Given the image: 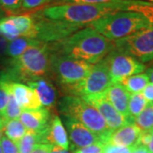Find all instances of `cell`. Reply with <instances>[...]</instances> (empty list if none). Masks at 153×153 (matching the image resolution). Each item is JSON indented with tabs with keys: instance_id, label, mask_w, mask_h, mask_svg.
<instances>
[{
	"instance_id": "cell-22",
	"label": "cell",
	"mask_w": 153,
	"mask_h": 153,
	"mask_svg": "<svg viewBox=\"0 0 153 153\" xmlns=\"http://www.w3.org/2000/svg\"><path fill=\"white\" fill-rule=\"evenodd\" d=\"M27 131V128L19 118L7 122L4 127L5 136L16 144H18L22 137L26 134Z\"/></svg>"
},
{
	"instance_id": "cell-41",
	"label": "cell",
	"mask_w": 153,
	"mask_h": 153,
	"mask_svg": "<svg viewBox=\"0 0 153 153\" xmlns=\"http://www.w3.org/2000/svg\"><path fill=\"white\" fill-rule=\"evenodd\" d=\"M148 151L150 152V153H153V131L152 132V137H151V141L149 143V145L147 146Z\"/></svg>"
},
{
	"instance_id": "cell-46",
	"label": "cell",
	"mask_w": 153,
	"mask_h": 153,
	"mask_svg": "<svg viewBox=\"0 0 153 153\" xmlns=\"http://www.w3.org/2000/svg\"><path fill=\"white\" fill-rule=\"evenodd\" d=\"M0 74H1V71H0Z\"/></svg>"
},
{
	"instance_id": "cell-3",
	"label": "cell",
	"mask_w": 153,
	"mask_h": 153,
	"mask_svg": "<svg viewBox=\"0 0 153 153\" xmlns=\"http://www.w3.org/2000/svg\"><path fill=\"white\" fill-rule=\"evenodd\" d=\"M120 11L117 0L110 3L86 4H54L38 11L39 16L54 21L70 22L88 26L109 14Z\"/></svg>"
},
{
	"instance_id": "cell-31",
	"label": "cell",
	"mask_w": 153,
	"mask_h": 153,
	"mask_svg": "<svg viewBox=\"0 0 153 153\" xmlns=\"http://www.w3.org/2000/svg\"><path fill=\"white\" fill-rule=\"evenodd\" d=\"M114 0H59L55 2V4H105L110 3Z\"/></svg>"
},
{
	"instance_id": "cell-44",
	"label": "cell",
	"mask_w": 153,
	"mask_h": 153,
	"mask_svg": "<svg viewBox=\"0 0 153 153\" xmlns=\"http://www.w3.org/2000/svg\"><path fill=\"white\" fill-rule=\"evenodd\" d=\"M0 153H3V152H2V148H1V145H0Z\"/></svg>"
},
{
	"instance_id": "cell-35",
	"label": "cell",
	"mask_w": 153,
	"mask_h": 153,
	"mask_svg": "<svg viewBox=\"0 0 153 153\" xmlns=\"http://www.w3.org/2000/svg\"><path fill=\"white\" fill-rule=\"evenodd\" d=\"M53 145L51 144H47V143H41L38 144L33 148V152L31 153H49L50 149Z\"/></svg>"
},
{
	"instance_id": "cell-11",
	"label": "cell",
	"mask_w": 153,
	"mask_h": 153,
	"mask_svg": "<svg viewBox=\"0 0 153 153\" xmlns=\"http://www.w3.org/2000/svg\"><path fill=\"white\" fill-rule=\"evenodd\" d=\"M82 99L92 105L98 111L111 131H115L123 126L134 123L131 118L121 114L115 109L114 106L107 100L105 93Z\"/></svg>"
},
{
	"instance_id": "cell-45",
	"label": "cell",
	"mask_w": 153,
	"mask_h": 153,
	"mask_svg": "<svg viewBox=\"0 0 153 153\" xmlns=\"http://www.w3.org/2000/svg\"><path fill=\"white\" fill-rule=\"evenodd\" d=\"M54 1H55V2H57V1H59V0H54Z\"/></svg>"
},
{
	"instance_id": "cell-32",
	"label": "cell",
	"mask_w": 153,
	"mask_h": 153,
	"mask_svg": "<svg viewBox=\"0 0 153 153\" xmlns=\"http://www.w3.org/2000/svg\"><path fill=\"white\" fill-rule=\"evenodd\" d=\"M134 148V147H124L110 144H104L103 153H132Z\"/></svg>"
},
{
	"instance_id": "cell-5",
	"label": "cell",
	"mask_w": 153,
	"mask_h": 153,
	"mask_svg": "<svg viewBox=\"0 0 153 153\" xmlns=\"http://www.w3.org/2000/svg\"><path fill=\"white\" fill-rule=\"evenodd\" d=\"M58 105L60 112L64 117H72L80 122L90 131L100 136L103 143L112 132L98 111L82 97L63 96Z\"/></svg>"
},
{
	"instance_id": "cell-1",
	"label": "cell",
	"mask_w": 153,
	"mask_h": 153,
	"mask_svg": "<svg viewBox=\"0 0 153 153\" xmlns=\"http://www.w3.org/2000/svg\"><path fill=\"white\" fill-rule=\"evenodd\" d=\"M49 46L51 52L65 55L91 65L101 61L114 49L113 41L88 26L60 42L49 44Z\"/></svg>"
},
{
	"instance_id": "cell-17",
	"label": "cell",
	"mask_w": 153,
	"mask_h": 153,
	"mask_svg": "<svg viewBox=\"0 0 153 153\" xmlns=\"http://www.w3.org/2000/svg\"><path fill=\"white\" fill-rule=\"evenodd\" d=\"M43 143L51 144L62 149L68 150V135L62 121L57 115H54L51 117L48 130L43 135Z\"/></svg>"
},
{
	"instance_id": "cell-13",
	"label": "cell",
	"mask_w": 153,
	"mask_h": 153,
	"mask_svg": "<svg viewBox=\"0 0 153 153\" xmlns=\"http://www.w3.org/2000/svg\"><path fill=\"white\" fill-rule=\"evenodd\" d=\"M0 85L14 96L22 110L37 109L42 106L37 94L27 85L4 80H0Z\"/></svg>"
},
{
	"instance_id": "cell-23",
	"label": "cell",
	"mask_w": 153,
	"mask_h": 153,
	"mask_svg": "<svg viewBox=\"0 0 153 153\" xmlns=\"http://www.w3.org/2000/svg\"><path fill=\"white\" fill-rule=\"evenodd\" d=\"M43 143V135L32 131H27L26 134L18 142L19 153H31L36 145Z\"/></svg>"
},
{
	"instance_id": "cell-20",
	"label": "cell",
	"mask_w": 153,
	"mask_h": 153,
	"mask_svg": "<svg viewBox=\"0 0 153 153\" xmlns=\"http://www.w3.org/2000/svg\"><path fill=\"white\" fill-rule=\"evenodd\" d=\"M43 42L38 39L28 38H19L9 42L7 48V55L12 57L13 59L23 54L26 50L31 47H34L42 44Z\"/></svg>"
},
{
	"instance_id": "cell-8",
	"label": "cell",
	"mask_w": 153,
	"mask_h": 153,
	"mask_svg": "<svg viewBox=\"0 0 153 153\" xmlns=\"http://www.w3.org/2000/svg\"><path fill=\"white\" fill-rule=\"evenodd\" d=\"M112 84L109 70L104 60L94 65L88 76L77 84L65 89L68 95L82 98L92 97L105 93Z\"/></svg>"
},
{
	"instance_id": "cell-30",
	"label": "cell",
	"mask_w": 153,
	"mask_h": 153,
	"mask_svg": "<svg viewBox=\"0 0 153 153\" xmlns=\"http://www.w3.org/2000/svg\"><path fill=\"white\" fill-rule=\"evenodd\" d=\"M104 143L99 142L88 146L86 147L77 149L74 153H103Z\"/></svg>"
},
{
	"instance_id": "cell-18",
	"label": "cell",
	"mask_w": 153,
	"mask_h": 153,
	"mask_svg": "<svg viewBox=\"0 0 153 153\" xmlns=\"http://www.w3.org/2000/svg\"><path fill=\"white\" fill-rule=\"evenodd\" d=\"M107 100L114 108L121 114L129 117L128 102L130 94L128 93L121 83H112L105 92ZM130 118V117H129Z\"/></svg>"
},
{
	"instance_id": "cell-19",
	"label": "cell",
	"mask_w": 153,
	"mask_h": 153,
	"mask_svg": "<svg viewBox=\"0 0 153 153\" xmlns=\"http://www.w3.org/2000/svg\"><path fill=\"white\" fill-rule=\"evenodd\" d=\"M120 11H131L142 15L153 25V3L141 0H117Z\"/></svg>"
},
{
	"instance_id": "cell-33",
	"label": "cell",
	"mask_w": 153,
	"mask_h": 153,
	"mask_svg": "<svg viewBox=\"0 0 153 153\" xmlns=\"http://www.w3.org/2000/svg\"><path fill=\"white\" fill-rule=\"evenodd\" d=\"M9 100V93L4 87L0 85V113L5 109Z\"/></svg>"
},
{
	"instance_id": "cell-39",
	"label": "cell",
	"mask_w": 153,
	"mask_h": 153,
	"mask_svg": "<svg viewBox=\"0 0 153 153\" xmlns=\"http://www.w3.org/2000/svg\"><path fill=\"white\" fill-rule=\"evenodd\" d=\"M6 122L4 119L3 117L0 116V141H1V139L3 137V133L4 131V127H5Z\"/></svg>"
},
{
	"instance_id": "cell-47",
	"label": "cell",
	"mask_w": 153,
	"mask_h": 153,
	"mask_svg": "<svg viewBox=\"0 0 153 153\" xmlns=\"http://www.w3.org/2000/svg\"><path fill=\"white\" fill-rule=\"evenodd\" d=\"M152 131H153V128H152Z\"/></svg>"
},
{
	"instance_id": "cell-29",
	"label": "cell",
	"mask_w": 153,
	"mask_h": 153,
	"mask_svg": "<svg viewBox=\"0 0 153 153\" xmlns=\"http://www.w3.org/2000/svg\"><path fill=\"white\" fill-rule=\"evenodd\" d=\"M0 145L3 153H19L17 144L13 142L6 136L2 137Z\"/></svg>"
},
{
	"instance_id": "cell-21",
	"label": "cell",
	"mask_w": 153,
	"mask_h": 153,
	"mask_svg": "<svg viewBox=\"0 0 153 153\" xmlns=\"http://www.w3.org/2000/svg\"><path fill=\"white\" fill-rule=\"evenodd\" d=\"M121 83L128 93H141L145 87L149 83V77L146 73H139L123 78Z\"/></svg>"
},
{
	"instance_id": "cell-37",
	"label": "cell",
	"mask_w": 153,
	"mask_h": 153,
	"mask_svg": "<svg viewBox=\"0 0 153 153\" xmlns=\"http://www.w3.org/2000/svg\"><path fill=\"white\" fill-rule=\"evenodd\" d=\"M49 153H71L69 150H65L62 148L58 147L56 146H52Z\"/></svg>"
},
{
	"instance_id": "cell-40",
	"label": "cell",
	"mask_w": 153,
	"mask_h": 153,
	"mask_svg": "<svg viewBox=\"0 0 153 153\" xmlns=\"http://www.w3.org/2000/svg\"><path fill=\"white\" fill-rule=\"evenodd\" d=\"M146 73L147 74L148 77H149V81H151V82L153 83V66L151 67V68H149Z\"/></svg>"
},
{
	"instance_id": "cell-14",
	"label": "cell",
	"mask_w": 153,
	"mask_h": 153,
	"mask_svg": "<svg viewBox=\"0 0 153 153\" xmlns=\"http://www.w3.org/2000/svg\"><path fill=\"white\" fill-rule=\"evenodd\" d=\"M19 119L27 131L44 135L48 130L51 117L49 109L41 106L37 109L22 110Z\"/></svg>"
},
{
	"instance_id": "cell-16",
	"label": "cell",
	"mask_w": 153,
	"mask_h": 153,
	"mask_svg": "<svg viewBox=\"0 0 153 153\" xmlns=\"http://www.w3.org/2000/svg\"><path fill=\"white\" fill-rule=\"evenodd\" d=\"M142 131L134 123L123 126L120 128L112 131L105 139L104 144L124 147H135Z\"/></svg>"
},
{
	"instance_id": "cell-25",
	"label": "cell",
	"mask_w": 153,
	"mask_h": 153,
	"mask_svg": "<svg viewBox=\"0 0 153 153\" xmlns=\"http://www.w3.org/2000/svg\"><path fill=\"white\" fill-rule=\"evenodd\" d=\"M148 104L147 100L143 96L142 93L130 94L128 102V116L134 122L136 117L142 112L145 107Z\"/></svg>"
},
{
	"instance_id": "cell-43",
	"label": "cell",
	"mask_w": 153,
	"mask_h": 153,
	"mask_svg": "<svg viewBox=\"0 0 153 153\" xmlns=\"http://www.w3.org/2000/svg\"><path fill=\"white\" fill-rule=\"evenodd\" d=\"M141 1H145V2H148V3H153V0H141Z\"/></svg>"
},
{
	"instance_id": "cell-36",
	"label": "cell",
	"mask_w": 153,
	"mask_h": 153,
	"mask_svg": "<svg viewBox=\"0 0 153 153\" xmlns=\"http://www.w3.org/2000/svg\"><path fill=\"white\" fill-rule=\"evenodd\" d=\"M9 42L5 38L0 36V56L7 55V48H8Z\"/></svg>"
},
{
	"instance_id": "cell-9",
	"label": "cell",
	"mask_w": 153,
	"mask_h": 153,
	"mask_svg": "<svg viewBox=\"0 0 153 153\" xmlns=\"http://www.w3.org/2000/svg\"><path fill=\"white\" fill-rule=\"evenodd\" d=\"M33 16L36 21V39L47 44L60 42L87 27L85 25L49 20L39 16L38 13H34Z\"/></svg>"
},
{
	"instance_id": "cell-6",
	"label": "cell",
	"mask_w": 153,
	"mask_h": 153,
	"mask_svg": "<svg viewBox=\"0 0 153 153\" xmlns=\"http://www.w3.org/2000/svg\"><path fill=\"white\" fill-rule=\"evenodd\" d=\"M93 66L82 60L51 52L50 72L64 90L82 81Z\"/></svg>"
},
{
	"instance_id": "cell-4",
	"label": "cell",
	"mask_w": 153,
	"mask_h": 153,
	"mask_svg": "<svg viewBox=\"0 0 153 153\" xmlns=\"http://www.w3.org/2000/svg\"><path fill=\"white\" fill-rule=\"evenodd\" d=\"M152 24L142 15L131 11H117L88 25L111 41L131 36Z\"/></svg>"
},
{
	"instance_id": "cell-28",
	"label": "cell",
	"mask_w": 153,
	"mask_h": 153,
	"mask_svg": "<svg viewBox=\"0 0 153 153\" xmlns=\"http://www.w3.org/2000/svg\"><path fill=\"white\" fill-rule=\"evenodd\" d=\"M51 0H22V11H30L36 10L49 3Z\"/></svg>"
},
{
	"instance_id": "cell-7",
	"label": "cell",
	"mask_w": 153,
	"mask_h": 153,
	"mask_svg": "<svg viewBox=\"0 0 153 153\" xmlns=\"http://www.w3.org/2000/svg\"><path fill=\"white\" fill-rule=\"evenodd\" d=\"M114 49L130 55L140 62L153 60V25L131 36L113 42Z\"/></svg>"
},
{
	"instance_id": "cell-38",
	"label": "cell",
	"mask_w": 153,
	"mask_h": 153,
	"mask_svg": "<svg viewBox=\"0 0 153 153\" xmlns=\"http://www.w3.org/2000/svg\"><path fill=\"white\" fill-rule=\"evenodd\" d=\"M132 153H150V152L148 151V149L146 146H137L134 148V150L132 151Z\"/></svg>"
},
{
	"instance_id": "cell-34",
	"label": "cell",
	"mask_w": 153,
	"mask_h": 153,
	"mask_svg": "<svg viewBox=\"0 0 153 153\" xmlns=\"http://www.w3.org/2000/svg\"><path fill=\"white\" fill-rule=\"evenodd\" d=\"M143 96L147 100L148 103L153 102V83L149 82L141 92Z\"/></svg>"
},
{
	"instance_id": "cell-24",
	"label": "cell",
	"mask_w": 153,
	"mask_h": 153,
	"mask_svg": "<svg viewBox=\"0 0 153 153\" xmlns=\"http://www.w3.org/2000/svg\"><path fill=\"white\" fill-rule=\"evenodd\" d=\"M136 124L142 132H152L153 128V102L146 105L142 112L134 120Z\"/></svg>"
},
{
	"instance_id": "cell-15",
	"label": "cell",
	"mask_w": 153,
	"mask_h": 153,
	"mask_svg": "<svg viewBox=\"0 0 153 153\" xmlns=\"http://www.w3.org/2000/svg\"><path fill=\"white\" fill-rule=\"evenodd\" d=\"M37 94L42 106L47 109L55 107L57 104L58 94L54 83L47 76H40L27 82Z\"/></svg>"
},
{
	"instance_id": "cell-2",
	"label": "cell",
	"mask_w": 153,
	"mask_h": 153,
	"mask_svg": "<svg viewBox=\"0 0 153 153\" xmlns=\"http://www.w3.org/2000/svg\"><path fill=\"white\" fill-rule=\"evenodd\" d=\"M50 55L49 44L42 43L31 47L23 54L10 61V66L1 71L0 80L26 83L34 78L46 76L50 72Z\"/></svg>"
},
{
	"instance_id": "cell-12",
	"label": "cell",
	"mask_w": 153,
	"mask_h": 153,
	"mask_svg": "<svg viewBox=\"0 0 153 153\" xmlns=\"http://www.w3.org/2000/svg\"><path fill=\"white\" fill-rule=\"evenodd\" d=\"M64 122L66 127V133L68 134V137L72 144V147L76 148V150L95 143L102 142L100 136L90 131L87 127L76 119L64 117Z\"/></svg>"
},
{
	"instance_id": "cell-10",
	"label": "cell",
	"mask_w": 153,
	"mask_h": 153,
	"mask_svg": "<svg viewBox=\"0 0 153 153\" xmlns=\"http://www.w3.org/2000/svg\"><path fill=\"white\" fill-rule=\"evenodd\" d=\"M112 83H119L125 77L142 73L145 65L130 55L113 49L105 57Z\"/></svg>"
},
{
	"instance_id": "cell-42",
	"label": "cell",
	"mask_w": 153,
	"mask_h": 153,
	"mask_svg": "<svg viewBox=\"0 0 153 153\" xmlns=\"http://www.w3.org/2000/svg\"><path fill=\"white\" fill-rule=\"evenodd\" d=\"M4 10H3L1 9V8H0V18H1V17H3V15H4Z\"/></svg>"
},
{
	"instance_id": "cell-27",
	"label": "cell",
	"mask_w": 153,
	"mask_h": 153,
	"mask_svg": "<svg viewBox=\"0 0 153 153\" xmlns=\"http://www.w3.org/2000/svg\"><path fill=\"white\" fill-rule=\"evenodd\" d=\"M22 0H0V8L10 16H16L22 12Z\"/></svg>"
},
{
	"instance_id": "cell-26",
	"label": "cell",
	"mask_w": 153,
	"mask_h": 153,
	"mask_svg": "<svg viewBox=\"0 0 153 153\" xmlns=\"http://www.w3.org/2000/svg\"><path fill=\"white\" fill-rule=\"evenodd\" d=\"M9 93V100L6 105L5 109L2 113H0V116L3 117V119L5 121L6 123L9 121L13 120V119H17L19 118L20 115L22 113V108L16 102V99L11 94L10 92Z\"/></svg>"
}]
</instances>
